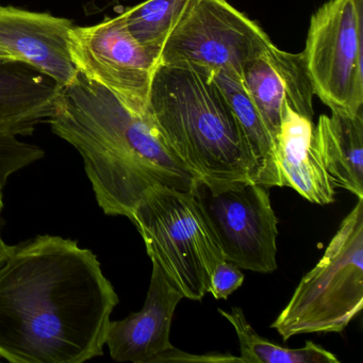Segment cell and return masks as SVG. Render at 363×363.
Returning a JSON list of instances; mask_svg holds the SVG:
<instances>
[{
    "label": "cell",
    "instance_id": "obj_8",
    "mask_svg": "<svg viewBox=\"0 0 363 363\" xmlns=\"http://www.w3.org/2000/svg\"><path fill=\"white\" fill-rule=\"evenodd\" d=\"M267 190L254 182L196 179L191 191L225 259L262 274L277 269L278 218Z\"/></svg>",
    "mask_w": 363,
    "mask_h": 363
},
{
    "label": "cell",
    "instance_id": "obj_14",
    "mask_svg": "<svg viewBox=\"0 0 363 363\" xmlns=\"http://www.w3.org/2000/svg\"><path fill=\"white\" fill-rule=\"evenodd\" d=\"M61 88L54 79L21 62H0V133L30 135L48 122Z\"/></svg>",
    "mask_w": 363,
    "mask_h": 363
},
{
    "label": "cell",
    "instance_id": "obj_2",
    "mask_svg": "<svg viewBox=\"0 0 363 363\" xmlns=\"http://www.w3.org/2000/svg\"><path fill=\"white\" fill-rule=\"evenodd\" d=\"M48 123L82 155L97 203L108 216L129 218L154 186L191 192L199 179L165 145L148 116L129 109L79 72L61 90Z\"/></svg>",
    "mask_w": 363,
    "mask_h": 363
},
{
    "label": "cell",
    "instance_id": "obj_18",
    "mask_svg": "<svg viewBox=\"0 0 363 363\" xmlns=\"http://www.w3.org/2000/svg\"><path fill=\"white\" fill-rule=\"evenodd\" d=\"M189 0H146L122 13L131 37L159 57Z\"/></svg>",
    "mask_w": 363,
    "mask_h": 363
},
{
    "label": "cell",
    "instance_id": "obj_7",
    "mask_svg": "<svg viewBox=\"0 0 363 363\" xmlns=\"http://www.w3.org/2000/svg\"><path fill=\"white\" fill-rule=\"evenodd\" d=\"M272 44L257 23L226 0H189L161 48L159 63H190L242 79L246 65Z\"/></svg>",
    "mask_w": 363,
    "mask_h": 363
},
{
    "label": "cell",
    "instance_id": "obj_4",
    "mask_svg": "<svg viewBox=\"0 0 363 363\" xmlns=\"http://www.w3.org/2000/svg\"><path fill=\"white\" fill-rule=\"evenodd\" d=\"M128 218L169 282L186 298L201 301L216 265L226 259L191 192L154 186Z\"/></svg>",
    "mask_w": 363,
    "mask_h": 363
},
{
    "label": "cell",
    "instance_id": "obj_16",
    "mask_svg": "<svg viewBox=\"0 0 363 363\" xmlns=\"http://www.w3.org/2000/svg\"><path fill=\"white\" fill-rule=\"evenodd\" d=\"M211 75L233 109L252 150L257 164V184L267 189L278 186L275 139L243 80L225 72Z\"/></svg>",
    "mask_w": 363,
    "mask_h": 363
},
{
    "label": "cell",
    "instance_id": "obj_11",
    "mask_svg": "<svg viewBox=\"0 0 363 363\" xmlns=\"http://www.w3.org/2000/svg\"><path fill=\"white\" fill-rule=\"evenodd\" d=\"M242 80L274 139L284 106L313 121L314 91L303 52L291 54L272 44L246 65Z\"/></svg>",
    "mask_w": 363,
    "mask_h": 363
},
{
    "label": "cell",
    "instance_id": "obj_6",
    "mask_svg": "<svg viewBox=\"0 0 363 363\" xmlns=\"http://www.w3.org/2000/svg\"><path fill=\"white\" fill-rule=\"evenodd\" d=\"M308 75L331 112L363 110V0H329L310 18L303 52Z\"/></svg>",
    "mask_w": 363,
    "mask_h": 363
},
{
    "label": "cell",
    "instance_id": "obj_12",
    "mask_svg": "<svg viewBox=\"0 0 363 363\" xmlns=\"http://www.w3.org/2000/svg\"><path fill=\"white\" fill-rule=\"evenodd\" d=\"M152 273L141 311L110 322L106 344L118 362L150 363L157 354L173 347L169 341L172 320L184 295L152 262Z\"/></svg>",
    "mask_w": 363,
    "mask_h": 363
},
{
    "label": "cell",
    "instance_id": "obj_17",
    "mask_svg": "<svg viewBox=\"0 0 363 363\" xmlns=\"http://www.w3.org/2000/svg\"><path fill=\"white\" fill-rule=\"evenodd\" d=\"M218 312L233 325L240 343V354L244 363H339L328 350L312 341L301 348H286L261 337L248 323L243 310L233 307L230 311Z\"/></svg>",
    "mask_w": 363,
    "mask_h": 363
},
{
    "label": "cell",
    "instance_id": "obj_13",
    "mask_svg": "<svg viewBox=\"0 0 363 363\" xmlns=\"http://www.w3.org/2000/svg\"><path fill=\"white\" fill-rule=\"evenodd\" d=\"M278 186L296 191L310 203H333L335 186L318 156L313 121L284 106L275 138Z\"/></svg>",
    "mask_w": 363,
    "mask_h": 363
},
{
    "label": "cell",
    "instance_id": "obj_5",
    "mask_svg": "<svg viewBox=\"0 0 363 363\" xmlns=\"http://www.w3.org/2000/svg\"><path fill=\"white\" fill-rule=\"evenodd\" d=\"M362 307L363 199H358L271 327L284 341L303 333H342Z\"/></svg>",
    "mask_w": 363,
    "mask_h": 363
},
{
    "label": "cell",
    "instance_id": "obj_20",
    "mask_svg": "<svg viewBox=\"0 0 363 363\" xmlns=\"http://www.w3.org/2000/svg\"><path fill=\"white\" fill-rule=\"evenodd\" d=\"M160 362H240L244 363L241 357H235L233 354H191L182 352L177 348L171 347L161 354H157L150 363Z\"/></svg>",
    "mask_w": 363,
    "mask_h": 363
},
{
    "label": "cell",
    "instance_id": "obj_22",
    "mask_svg": "<svg viewBox=\"0 0 363 363\" xmlns=\"http://www.w3.org/2000/svg\"><path fill=\"white\" fill-rule=\"evenodd\" d=\"M0 62H18V61L7 50L0 48Z\"/></svg>",
    "mask_w": 363,
    "mask_h": 363
},
{
    "label": "cell",
    "instance_id": "obj_3",
    "mask_svg": "<svg viewBox=\"0 0 363 363\" xmlns=\"http://www.w3.org/2000/svg\"><path fill=\"white\" fill-rule=\"evenodd\" d=\"M147 116L165 145L199 179L256 182V161L245 135L207 69L159 63Z\"/></svg>",
    "mask_w": 363,
    "mask_h": 363
},
{
    "label": "cell",
    "instance_id": "obj_15",
    "mask_svg": "<svg viewBox=\"0 0 363 363\" xmlns=\"http://www.w3.org/2000/svg\"><path fill=\"white\" fill-rule=\"evenodd\" d=\"M314 143L335 186L363 199V110L320 116Z\"/></svg>",
    "mask_w": 363,
    "mask_h": 363
},
{
    "label": "cell",
    "instance_id": "obj_1",
    "mask_svg": "<svg viewBox=\"0 0 363 363\" xmlns=\"http://www.w3.org/2000/svg\"><path fill=\"white\" fill-rule=\"evenodd\" d=\"M118 297L97 257L39 235L0 263V357L13 363H82L101 356Z\"/></svg>",
    "mask_w": 363,
    "mask_h": 363
},
{
    "label": "cell",
    "instance_id": "obj_19",
    "mask_svg": "<svg viewBox=\"0 0 363 363\" xmlns=\"http://www.w3.org/2000/svg\"><path fill=\"white\" fill-rule=\"evenodd\" d=\"M244 282V275L239 267L224 260L216 265L208 293L216 299H226L237 291Z\"/></svg>",
    "mask_w": 363,
    "mask_h": 363
},
{
    "label": "cell",
    "instance_id": "obj_9",
    "mask_svg": "<svg viewBox=\"0 0 363 363\" xmlns=\"http://www.w3.org/2000/svg\"><path fill=\"white\" fill-rule=\"evenodd\" d=\"M69 54L79 73L107 89L129 109L147 116L159 57L131 37L122 14L93 26H74Z\"/></svg>",
    "mask_w": 363,
    "mask_h": 363
},
{
    "label": "cell",
    "instance_id": "obj_21",
    "mask_svg": "<svg viewBox=\"0 0 363 363\" xmlns=\"http://www.w3.org/2000/svg\"><path fill=\"white\" fill-rule=\"evenodd\" d=\"M3 208V191H0V213H1ZM12 248H13V246H10L8 245V244H6L5 242H4L3 238H1V235H0V263L3 262V261L9 256Z\"/></svg>",
    "mask_w": 363,
    "mask_h": 363
},
{
    "label": "cell",
    "instance_id": "obj_10",
    "mask_svg": "<svg viewBox=\"0 0 363 363\" xmlns=\"http://www.w3.org/2000/svg\"><path fill=\"white\" fill-rule=\"evenodd\" d=\"M74 26L69 18L0 5V48L61 88L77 77L69 54V33Z\"/></svg>",
    "mask_w": 363,
    "mask_h": 363
}]
</instances>
